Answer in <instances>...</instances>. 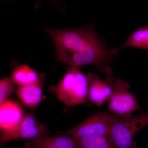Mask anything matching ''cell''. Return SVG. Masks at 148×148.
Segmentation results:
<instances>
[{
  "label": "cell",
  "instance_id": "1",
  "mask_svg": "<svg viewBox=\"0 0 148 148\" xmlns=\"http://www.w3.org/2000/svg\"><path fill=\"white\" fill-rule=\"evenodd\" d=\"M45 31L53 39L58 61L71 67L95 66L103 73L112 74L110 64L119 50L108 46L96 34L93 24L69 30Z\"/></svg>",
  "mask_w": 148,
  "mask_h": 148
},
{
  "label": "cell",
  "instance_id": "2",
  "mask_svg": "<svg viewBox=\"0 0 148 148\" xmlns=\"http://www.w3.org/2000/svg\"><path fill=\"white\" fill-rule=\"evenodd\" d=\"M90 77L78 68L71 67L58 84L51 86L48 90L68 108L87 103Z\"/></svg>",
  "mask_w": 148,
  "mask_h": 148
},
{
  "label": "cell",
  "instance_id": "3",
  "mask_svg": "<svg viewBox=\"0 0 148 148\" xmlns=\"http://www.w3.org/2000/svg\"><path fill=\"white\" fill-rule=\"evenodd\" d=\"M148 125V112L121 117L114 123L110 137L117 148H136L134 137Z\"/></svg>",
  "mask_w": 148,
  "mask_h": 148
},
{
  "label": "cell",
  "instance_id": "4",
  "mask_svg": "<svg viewBox=\"0 0 148 148\" xmlns=\"http://www.w3.org/2000/svg\"><path fill=\"white\" fill-rule=\"evenodd\" d=\"M120 117L111 112H98L91 115L73 129L56 133L71 135L75 139L93 136L110 137L112 127Z\"/></svg>",
  "mask_w": 148,
  "mask_h": 148
},
{
  "label": "cell",
  "instance_id": "5",
  "mask_svg": "<svg viewBox=\"0 0 148 148\" xmlns=\"http://www.w3.org/2000/svg\"><path fill=\"white\" fill-rule=\"evenodd\" d=\"M130 87L128 82L115 78L108 106L110 112L122 117L141 110L137 98L129 91Z\"/></svg>",
  "mask_w": 148,
  "mask_h": 148
},
{
  "label": "cell",
  "instance_id": "6",
  "mask_svg": "<svg viewBox=\"0 0 148 148\" xmlns=\"http://www.w3.org/2000/svg\"><path fill=\"white\" fill-rule=\"evenodd\" d=\"M50 133L46 125L38 120L34 112L25 115L21 122L13 130L1 135L0 145L2 147L16 140H27L45 136Z\"/></svg>",
  "mask_w": 148,
  "mask_h": 148
},
{
  "label": "cell",
  "instance_id": "7",
  "mask_svg": "<svg viewBox=\"0 0 148 148\" xmlns=\"http://www.w3.org/2000/svg\"><path fill=\"white\" fill-rule=\"evenodd\" d=\"M89 74L90 81L88 99L95 106L100 107L110 100L112 94L115 78L109 76L103 79L98 75Z\"/></svg>",
  "mask_w": 148,
  "mask_h": 148
},
{
  "label": "cell",
  "instance_id": "8",
  "mask_svg": "<svg viewBox=\"0 0 148 148\" xmlns=\"http://www.w3.org/2000/svg\"><path fill=\"white\" fill-rule=\"evenodd\" d=\"M24 116L23 108L16 101L8 99L0 105L1 135L13 130Z\"/></svg>",
  "mask_w": 148,
  "mask_h": 148
},
{
  "label": "cell",
  "instance_id": "9",
  "mask_svg": "<svg viewBox=\"0 0 148 148\" xmlns=\"http://www.w3.org/2000/svg\"><path fill=\"white\" fill-rule=\"evenodd\" d=\"M25 148H79L75 140L67 135L41 136L28 140Z\"/></svg>",
  "mask_w": 148,
  "mask_h": 148
},
{
  "label": "cell",
  "instance_id": "10",
  "mask_svg": "<svg viewBox=\"0 0 148 148\" xmlns=\"http://www.w3.org/2000/svg\"><path fill=\"white\" fill-rule=\"evenodd\" d=\"M42 82L21 86L17 87L16 94L21 101L31 109H35L41 101Z\"/></svg>",
  "mask_w": 148,
  "mask_h": 148
},
{
  "label": "cell",
  "instance_id": "11",
  "mask_svg": "<svg viewBox=\"0 0 148 148\" xmlns=\"http://www.w3.org/2000/svg\"><path fill=\"white\" fill-rule=\"evenodd\" d=\"M17 86L38 83L42 81V76L28 65H21L14 69L11 76Z\"/></svg>",
  "mask_w": 148,
  "mask_h": 148
},
{
  "label": "cell",
  "instance_id": "12",
  "mask_svg": "<svg viewBox=\"0 0 148 148\" xmlns=\"http://www.w3.org/2000/svg\"><path fill=\"white\" fill-rule=\"evenodd\" d=\"M127 47L148 49V25L140 27L132 32L125 43L118 48L117 49L119 50Z\"/></svg>",
  "mask_w": 148,
  "mask_h": 148
},
{
  "label": "cell",
  "instance_id": "13",
  "mask_svg": "<svg viewBox=\"0 0 148 148\" xmlns=\"http://www.w3.org/2000/svg\"><path fill=\"white\" fill-rule=\"evenodd\" d=\"M74 139L79 148H117L110 138L107 136H93Z\"/></svg>",
  "mask_w": 148,
  "mask_h": 148
},
{
  "label": "cell",
  "instance_id": "14",
  "mask_svg": "<svg viewBox=\"0 0 148 148\" xmlns=\"http://www.w3.org/2000/svg\"><path fill=\"white\" fill-rule=\"evenodd\" d=\"M14 83L11 77H5L0 80V105L8 100L15 92Z\"/></svg>",
  "mask_w": 148,
  "mask_h": 148
},
{
  "label": "cell",
  "instance_id": "15",
  "mask_svg": "<svg viewBox=\"0 0 148 148\" xmlns=\"http://www.w3.org/2000/svg\"><path fill=\"white\" fill-rule=\"evenodd\" d=\"M41 0H38V1L36 4V5H35V9H37V8H38V7H39V5L40 2ZM50 2V3H52L53 4L56 6H57V5L56 4V2H55V1H53V0H49Z\"/></svg>",
  "mask_w": 148,
  "mask_h": 148
}]
</instances>
